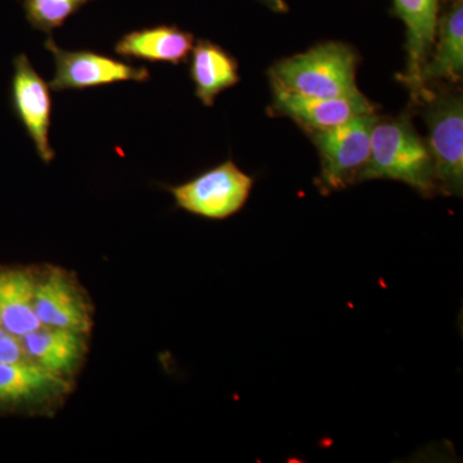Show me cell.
Returning a JSON list of instances; mask_svg holds the SVG:
<instances>
[{
    "instance_id": "cell-10",
    "label": "cell",
    "mask_w": 463,
    "mask_h": 463,
    "mask_svg": "<svg viewBox=\"0 0 463 463\" xmlns=\"http://www.w3.org/2000/svg\"><path fill=\"white\" fill-rule=\"evenodd\" d=\"M11 105L14 116L32 139L39 157L45 164H50L56 157V152L50 142L53 109L51 87L36 72L26 54H18L14 60Z\"/></svg>"
},
{
    "instance_id": "cell-18",
    "label": "cell",
    "mask_w": 463,
    "mask_h": 463,
    "mask_svg": "<svg viewBox=\"0 0 463 463\" xmlns=\"http://www.w3.org/2000/svg\"><path fill=\"white\" fill-rule=\"evenodd\" d=\"M0 362H7V364L30 362L21 346L20 337L14 336L2 326H0Z\"/></svg>"
},
{
    "instance_id": "cell-13",
    "label": "cell",
    "mask_w": 463,
    "mask_h": 463,
    "mask_svg": "<svg viewBox=\"0 0 463 463\" xmlns=\"http://www.w3.org/2000/svg\"><path fill=\"white\" fill-rule=\"evenodd\" d=\"M439 14L437 36L425 69L428 90L439 84H458L463 75V0L443 5Z\"/></svg>"
},
{
    "instance_id": "cell-17",
    "label": "cell",
    "mask_w": 463,
    "mask_h": 463,
    "mask_svg": "<svg viewBox=\"0 0 463 463\" xmlns=\"http://www.w3.org/2000/svg\"><path fill=\"white\" fill-rule=\"evenodd\" d=\"M90 0H24V9L30 25L39 32L51 33L80 11Z\"/></svg>"
},
{
    "instance_id": "cell-6",
    "label": "cell",
    "mask_w": 463,
    "mask_h": 463,
    "mask_svg": "<svg viewBox=\"0 0 463 463\" xmlns=\"http://www.w3.org/2000/svg\"><path fill=\"white\" fill-rule=\"evenodd\" d=\"M254 178L242 172L234 161H224L191 181L170 185L179 209L201 218L224 221L236 215L250 199Z\"/></svg>"
},
{
    "instance_id": "cell-20",
    "label": "cell",
    "mask_w": 463,
    "mask_h": 463,
    "mask_svg": "<svg viewBox=\"0 0 463 463\" xmlns=\"http://www.w3.org/2000/svg\"><path fill=\"white\" fill-rule=\"evenodd\" d=\"M443 2V5H447V3L453 2V0H441Z\"/></svg>"
},
{
    "instance_id": "cell-11",
    "label": "cell",
    "mask_w": 463,
    "mask_h": 463,
    "mask_svg": "<svg viewBox=\"0 0 463 463\" xmlns=\"http://www.w3.org/2000/svg\"><path fill=\"white\" fill-rule=\"evenodd\" d=\"M274 114L291 118L304 132L331 129L365 114L376 112V106L364 93L352 97H310L272 85Z\"/></svg>"
},
{
    "instance_id": "cell-5",
    "label": "cell",
    "mask_w": 463,
    "mask_h": 463,
    "mask_svg": "<svg viewBox=\"0 0 463 463\" xmlns=\"http://www.w3.org/2000/svg\"><path fill=\"white\" fill-rule=\"evenodd\" d=\"M33 312L41 326L91 335L94 307L78 274L54 264L33 265Z\"/></svg>"
},
{
    "instance_id": "cell-8",
    "label": "cell",
    "mask_w": 463,
    "mask_h": 463,
    "mask_svg": "<svg viewBox=\"0 0 463 463\" xmlns=\"http://www.w3.org/2000/svg\"><path fill=\"white\" fill-rule=\"evenodd\" d=\"M45 48L54 58V75L50 87L54 91L84 90L120 81L149 80L146 67H136L93 51H66L48 38Z\"/></svg>"
},
{
    "instance_id": "cell-12",
    "label": "cell",
    "mask_w": 463,
    "mask_h": 463,
    "mask_svg": "<svg viewBox=\"0 0 463 463\" xmlns=\"http://www.w3.org/2000/svg\"><path fill=\"white\" fill-rule=\"evenodd\" d=\"M20 343L32 364L76 383L90 354V335L41 326L21 336Z\"/></svg>"
},
{
    "instance_id": "cell-14",
    "label": "cell",
    "mask_w": 463,
    "mask_h": 463,
    "mask_svg": "<svg viewBox=\"0 0 463 463\" xmlns=\"http://www.w3.org/2000/svg\"><path fill=\"white\" fill-rule=\"evenodd\" d=\"M194 36L178 26H155L125 33L115 45L118 56L129 60L178 66L190 57Z\"/></svg>"
},
{
    "instance_id": "cell-19",
    "label": "cell",
    "mask_w": 463,
    "mask_h": 463,
    "mask_svg": "<svg viewBox=\"0 0 463 463\" xmlns=\"http://www.w3.org/2000/svg\"><path fill=\"white\" fill-rule=\"evenodd\" d=\"M259 2L263 3L265 7L272 9L274 12H279V14L288 11V5H286L283 0H259Z\"/></svg>"
},
{
    "instance_id": "cell-2",
    "label": "cell",
    "mask_w": 463,
    "mask_h": 463,
    "mask_svg": "<svg viewBox=\"0 0 463 463\" xmlns=\"http://www.w3.org/2000/svg\"><path fill=\"white\" fill-rule=\"evenodd\" d=\"M358 62V54L345 43H321L274 63L269 71L270 85L303 96H355L361 93L356 85Z\"/></svg>"
},
{
    "instance_id": "cell-15",
    "label": "cell",
    "mask_w": 463,
    "mask_h": 463,
    "mask_svg": "<svg viewBox=\"0 0 463 463\" xmlns=\"http://www.w3.org/2000/svg\"><path fill=\"white\" fill-rule=\"evenodd\" d=\"M33 265H0V326L21 337L41 327L33 312Z\"/></svg>"
},
{
    "instance_id": "cell-16",
    "label": "cell",
    "mask_w": 463,
    "mask_h": 463,
    "mask_svg": "<svg viewBox=\"0 0 463 463\" xmlns=\"http://www.w3.org/2000/svg\"><path fill=\"white\" fill-rule=\"evenodd\" d=\"M191 53L190 75L196 97L212 108L219 94L240 83L239 62L223 47L205 39L197 42Z\"/></svg>"
},
{
    "instance_id": "cell-1",
    "label": "cell",
    "mask_w": 463,
    "mask_h": 463,
    "mask_svg": "<svg viewBox=\"0 0 463 463\" xmlns=\"http://www.w3.org/2000/svg\"><path fill=\"white\" fill-rule=\"evenodd\" d=\"M377 179L404 183L425 197L438 194L428 142L408 115L374 121L370 157L358 182Z\"/></svg>"
},
{
    "instance_id": "cell-7",
    "label": "cell",
    "mask_w": 463,
    "mask_h": 463,
    "mask_svg": "<svg viewBox=\"0 0 463 463\" xmlns=\"http://www.w3.org/2000/svg\"><path fill=\"white\" fill-rule=\"evenodd\" d=\"M75 386L32 362H0V417L51 419L65 407Z\"/></svg>"
},
{
    "instance_id": "cell-3",
    "label": "cell",
    "mask_w": 463,
    "mask_h": 463,
    "mask_svg": "<svg viewBox=\"0 0 463 463\" xmlns=\"http://www.w3.org/2000/svg\"><path fill=\"white\" fill-rule=\"evenodd\" d=\"M430 99L423 102V118L429 128V149L434 164L438 192L462 197L463 191V99L458 90L431 87Z\"/></svg>"
},
{
    "instance_id": "cell-9",
    "label": "cell",
    "mask_w": 463,
    "mask_h": 463,
    "mask_svg": "<svg viewBox=\"0 0 463 463\" xmlns=\"http://www.w3.org/2000/svg\"><path fill=\"white\" fill-rule=\"evenodd\" d=\"M392 12L404 24L407 65L401 75L414 105L430 99L432 90L423 84V69L437 36L440 2L439 0H392Z\"/></svg>"
},
{
    "instance_id": "cell-4",
    "label": "cell",
    "mask_w": 463,
    "mask_h": 463,
    "mask_svg": "<svg viewBox=\"0 0 463 463\" xmlns=\"http://www.w3.org/2000/svg\"><path fill=\"white\" fill-rule=\"evenodd\" d=\"M376 112L352 118L331 129L307 133L319 158L318 187L323 194L345 190L359 181L371 152V136Z\"/></svg>"
}]
</instances>
